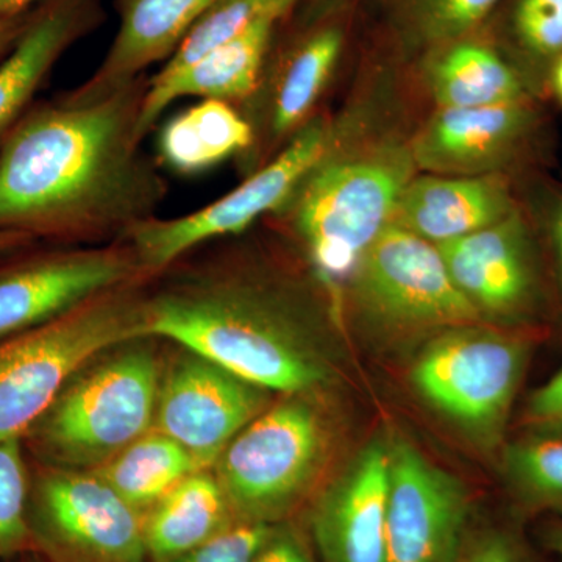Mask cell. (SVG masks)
<instances>
[{"instance_id": "cell-21", "label": "cell", "mask_w": 562, "mask_h": 562, "mask_svg": "<svg viewBox=\"0 0 562 562\" xmlns=\"http://www.w3.org/2000/svg\"><path fill=\"white\" fill-rule=\"evenodd\" d=\"M217 0H116L117 29L88 85L109 87L165 63Z\"/></svg>"}, {"instance_id": "cell-9", "label": "cell", "mask_w": 562, "mask_h": 562, "mask_svg": "<svg viewBox=\"0 0 562 562\" xmlns=\"http://www.w3.org/2000/svg\"><path fill=\"white\" fill-rule=\"evenodd\" d=\"M335 139L331 122L317 114L235 190L183 216L151 217L132 228L121 243L131 247L140 272L151 279L205 244L243 235L288 202Z\"/></svg>"}, {"instance_id": "cell-37", "label": "cell", "mask_w": 562, "mask_h": 562, "mask_svg": "<svg viewBox=\"0 0 562 562\" xmlns=\"http://www.w3.org/2000/svg\"><path fill=\"white\" fill-rule=\"evenodd\" d=\"M349 0H302L303 24L313 25L317 22L331 20L338 16L339 10L342 9Z\"/></svg>"}, {"instance_id": "cell-12", "label": "cell", "mask_w": 562, "mask_h": 562, "mask_svg": "<svg viewBox=\"0 0 562 562\" xmlns=\"http://www.w3.org/2000/svg\"><path fill=\"white\" fill-rule=\"evenodd\" d=\"M162 364L154 430L211 469L232 439L271 405V391L184 349Z\"/></svg>"}, {"instance_id": "cell-25", "label": "cell", "mask_w": 562, "mask_h": 562, "mask_svg": "<svg viewBox=\"0 0 562 562\" xmlns=\"http://www.w3.org/2000/svg\"><path fill=\"white\" fill-rule=\"evenodd\" d=\"M203 471L180 443L151 430L91 471L140 513L192 473Z\"/></svg>"}, {"instance_id": "cell-16", "label": "cell", "mask_w": 562, "mask_h": 562, "mask_svg": "<svg viewBox=\"0 0 562 562\" xmlns=\"http://www.w3.org/2000/svg\"><path fill=\"white\" fill-rule=\"evenodd\" d=\"M539 127L531 99L476 106L438 109L409 147L417 171L436 176L503 172L524 154Z\"/></svg>"}, {"instance_id": "cell-41", "label": "cell", "mask_w": 562, "mask_h": 562, "mask_svg": "<svg viewBox=\"0 0 562 562\" xmlns=\"http://www.w3.org/2000/svg\"><path fill=\"white\" fill-rule=\"evenodd\" d=\"M549 81L554 98H557L558 102L562 105V55L553 63L552 68L549 69Z\"/></svg>"}, {"instance_id": "cell-27", "label": "cell", "mask_w": 562, "mask_h": 562, "mask_svg": "<svg viewBox=\"0 0 562 562\" xmlns=\"http://www.w3.org/2000/svg\"><path fill=\"white\" fill-rule=\"evenodd\" d=\"M502 475L527 513L562 516V435H535L503 447Z\"/></svg>"}, {"instance_id": "cell-6", "label": "cell", "mask_w": 562, "mask_h": 562, "mask_svg": "<svg viewBox=\"0 0 562 562\" xmlns=\"http://www.w3.org/2000/svg\"><path fill=\"white\" fill-rule=\"evenodd\" d=\"M331 430L314 392L286 394L243 428L213 473L236 519L279 525L319 483Z\"/></svg>"}, {"instance_id": "cell-26", "label": "cell", "mask_w": 562, "mask_h": 562, "mask_svg": "<svg viewBox=\"0 0 562 562\" xmlns=\"http://www.w3.org/2000/svg\"><path fill=\"white\" fill-rule=\"evenodd\" d=\"M302 0H217L180 41L160 70L149 77V90H160L216 47L238 38L262 21H283Z\"/></svg>"}, {"instance_id": "cell-39", "label": "cell", "mask_w": 562, "mask_h": 562, "mask_svg": "<svg viewBox=\"0 0 562 562\" xmlns=\"http://www.w3.org/2000/svg\"><path fill=\"white\" fill-rule=\"evenodd\" d=\"M31 236L21 235V233L0 232V254L20 249H27L35 244Z\"/></svg>"}, {"instance_id": "cell-14", "label": "cell", "mask_w": 562, "mask_h": 562, "mask_svg": "<svg viewBox=\"0 0 562 562\" xmlns=\"http://www.w3.org/2000/svg\"><path fill=\"white\" fill-rule=\"evenodd\" d=\"M344 44L346 32L336 18L306 25L271 72L265 69L257 91L238 106L254 131V146L241 158L249 173L271 160L316 116L313 111L341 58Z\"/></svg>"}, {"instance_id": "cell-29", "label": "cell", "mask_w": 562, "mask_h": 562, "mask_svg": "<svg viewBox=\"0 0 562 562\" xmlns=\"http://www.w3.org/2000/svg\"><path fill=\"white\" fill-rule=\"evenodd\" d=\"M22 439L0 442V560L33 552L29 528L31 469Z\"/></svg>"}, {"instance_id": "cell-2", "label": "cell", "mask_w": 562, "mask_h": 562, "mask_svg": "<svg viewBox=\"0 0 562 562\" xmlns=\"http://www.w3.org/2000/svg\"><path fill=\"white\" fill-rule=\"evenodd\" d=\"M144 292V338L195 351L271 392H316L330 380L316 310L292 281L236 261L173 262Z\"/></svg>"}, {"instance_id": "cell-19", "label": "cell", "mask_w": 562, "mask_h": 562, "mask_svg": "<svg viewBox=\"0 0 562 562\" xmlns=\"http://www.w3.org/2000/svg\"><path fill=\"white\" fill-rule=\"evenodd\" d=\"M519 209L503 172L414 177L403 190L392 224L432 244L454 241L497 224Z\"/></svg>"}, {"instance_id": "cell-18", "label": "cell", "mask_w": 562, "mask_h": 562, "mask_svg": "<svg viewBox=\"0 0 562 562\" xmlns=\"http://www.w3.org/2000/svg\"><path fill=\"white\" fill-rule=\"evenodd\" d=\"M103 18L102 0H44L0 61V149L52 70Z\"/></svg>"}, {"instance_id": "cell-13", "label": "cell", "mask_w": 562, "mask_h": 562, "mask_svg": "<svg viewBox=\"0 0 562 562\" xmlns=\"http://www.w3.org/2000/svg\"><path fill=\"white\" fill-rule=\"evenodd\" d=\"M387 452L386 562H457L469 536L468 487L408 439H392Z\"/></svg>"}, {"instance_id": "cell-31", "label": "cell", "mask_w": 562, "mask_h": 562, "mask_svg": "<svg viewBox=\"0 0 562 562\" xmlns=\"http://www.w3.org/2000/svg\"><path fill=\"white\" fill-rule=\"evenodd\" d=\"M277 525L236 520L210 541L172 562H254Z\"/></svg>"}, {"instance_id": "cell-10", "label": "cell", "mask_w": 562, "mask_h": 562, "mask_svg": "<svg viewBox=\"0 0 562 562\" xmlns=\"http://www.w3.org/2000/svg\"><path fill=\"white\" fill-rule=\"evenodd\" d=\"M33 552L49 562H149L144 517L94 472L31 471Z\"/></svg>"}, {"instance_id": "cell-1", "label": "cell", "mask_w": 562, "mask_h": 562, "mask_svg": "<svg viewBox=\"0 0 562 562\" xmlns=\"http://www.w3.org/2000/svg\"><path fill=\"white\" fill-rule=\"evenodd\" d=\"M147 88L144 74L35 101L0 149V232L105 246L157 216L168 181L143 149Z\"/></svg>"}, {"instance_id": "cell-20", "label": "cell", "mask_w": 562, "mask_h": 562, "mask_svg": "<svg viewBox=\"0 0 562 562\" xmlns=\"http://www.w3.org/2000/svg\"><path fill=\"white\" fill-rule=\"evenodd\" d=\"M280 24L281 21H262L238 38L203 55L160 90L147 88L139 124L144 138L179 99H214L236 106L249 101L260 85Z\"/></svg>"}, {"instance_id": "cell-22", "label": "cell", "mask_w": 562, "mask_h": 562, "mask_svg": "<svg viewBox=\"0 0 562 562\" xmlns=\"http://www.w3.org/2000/svg\"><path fill=\"white\" fill-rule=\"evenodd\" d=\"M427 81L438 109H476L527 101L524 74L498 47L475 35L427 54Z\"/></svg>"}, {"instance_id": "cell-32", "label": "cell", "mask_w": 562, "mask_h": 562, "mask_svg": "<svg viewBox=\"0 0 562 562\" xmlns=\"http://www.w3.org/2000/svg\"><path fill=\"white\" fill-rule=\"evenodd\" d=\"M457 562H531L527 546L508 528L469 532Z\"/></svg>"}, {"instance_id": "cell-17", "label": "cell", "mask_w": 562, "mask_h": 562, "mask_svg": "<svg viewBox=\"0 0 562 562\" xmlns=\"http://www.w3.org/2000/svg\"><path fill=\"white\" fill-rule=\"evenodd\" d=\"M387 443L372 441L314 502L310 528L319 562H386Z\"/></svg>"}, {"instance_id": "cell-7", "label": "cell", "mask_w": 562, "mask_h": 562, "mask_svg": "<svg viewBox=\"0 0 562 562\" xmlns=\"http://www.w3.org/2000/svg\"><path fill=\"white\" fill-rule=\"evenodd\" d=\"M516 328L471 324L432 336L414 361V391L479 446L502 442L530 360Z\"/></svg>"}, {"instance_id": "cell-30", "label": "cell", "mask_w": 562, "mask_h": 562, "mask_svg": "<svg viewBox=\"0 0 562 562\" xmlns=\"http://www.w3.org/2000/svg\"><path fill=\"white\" fill-rule=\"evenodd\" d=\"M506 32L524 60L549 72L562 55V0H514Z\"/></svg>"}, {"instance_id": "cell-11", "label": "cell", "mask_w": 562, "mask_h": 562, "mask_svg": "<svg viewBox=\"0 0 562 562\" xmlns=\"http://www.w3.org/2000/svg\"><path fill=\"white\" fill-rule=\"evenodd\" d=\"M139 280L149 279L125 243L24 254L0 266V341Z\"/></svg>"}, {"instance_id": "cell-33", "label": "cell", "mask_w": 562, "mask_h": 562, "mask_svg": "<svg viewBox=\"0 0 562 562\" xmlns=\"http://www.w3.org/2000/svg\"><path fill=\"white\" fill-rule=\"evenodd\" d=\"M525 424L539 435H562V368L528 398Z\"/></svg>"}, {"instance_id": "cell-40", "label": "cell", "mask_w": 562, "mask_h": 562, "mask_svg": "<svg viewBox=\"0 0 562 562\" xmlns=\"http://www.w3.org/2000/svg\"><path fill=\"white\" fill-rule=\"evenodd\" d=\"M41 2H44V0H0V16L29 13Z\"/></svg>"}, {"instance_id": "cell-5", "label": "cell", "mask_w": 562, "mask_h": 562, "mask_svg": "<svg viewBox=\"0 0 562 562\" xmlns=\"http://www.w3.org/2000/svg\"><path fill=\"white\" fill-rule=\"evenodd\" d=\"M147 280L0 341V442L24 438L66 383L103 351L144 338Z\"/></svg>"}, {"instance_id": "cell-35", "label": "cell", "mask_w": 562, "mask_h": 562, "mask_svg": "<svg viewBox=\"0 0 562 562\" xmlns=\"http://www.w3.org/2000/svg\"><path fill=\"white\" fill-rule=\"evenodd\" d=\"M547 233L557 261L558 279L562 286V194L557 195L547 214Z\"/></svg>"}, {"instance_id": "cell-24", "label": "cell", "mask_w": 562, "mask_h": 562, "mask_svg": "<svg viewBox=\"0 0 562 562\" xmlns=\"http://www.w3.org/2000/svg\"><path fill=\"white\" fill-rule=\"evenodd\" d=\"M251 146L254 131L238 106L203 99L162 125L158 162L180 176H198L228 158L241 160Z\"/></svg>"}, {"instance_id": "cell-3", "label": "cell", "mask_w": 562, "mask_h": 562, "mask_svg": "<svg viewBox=\"0 0 562 562\" xmlns=\"http://www.w3.org/2000/svg\"><path fill=\"white\" fill-rule=\"evenodd\" d=\"M416 171L412 147L397 139L350 151L333 144L273 213L331 294L349 283L362 255L392 224L398 199Z\"/></svg>"}, {"instance_id": "cell-8", "label": "cell", "mask_w": 562, "mask_h": 562, "mask_svg": "<svg viewBox=\"0 0 562 562\" xmlns=\"http://www.w3.org/2000/svg\"><path fill=\"white\" fill-rule=\"evenodd\" d=\"M347 286L361 321L387 338L484 324L454 284L438 246L395 224L362 255Z\"/></svg>"}, {"instance_id": "cell-38", "label": "cell", "mask_w": 562, "mask_h": 562, "mask_svg": "<svg viewBox=\"0 0 562 562\" xmlns=\"http://www.w3.org/2000/svg\"><path fill=\"white\" fill-rule=\"evenodd\" d=\"M542 541L547 549L562 560V516H553L542 530Z\"/></svg>"}, {"instance_id": "cell-23", "label": "cell", "mask_w": 562, "mask_h": 562, "mask_svg": "<svg viewBox=\"0 0 562 562\" xmlns=\"http://www.w3.org/2000/svg\"><path fill=\"white\" fill-rule=\"evenodd\" d=\"M150 562H172L236 522L211 469L192 473L143 513Z\"/></svg>"}, {"instance_id": "cell-28", "label": "cell", "mask_w": 562, "mask_h": 562, "mask_svg": "<svg viewBox=\"0 0 562 562\" xmlns=\"http://www.w3.org/2000/svg\"><path fill=\"white\" fill-rule=\"evenodd\" d=\"M501 3L502 0H391L398 35L406 46L425 54L479 33Z\"/></svg>"}, {"instance_id": "cell-34", "label": "cell", "mask_w": 562, "mask_h": 562, "mask_svg": "<svg viewBox=\"0 0 562 562\" xmlns=\"http://www.w3.org/2000/svg\"><path fill=\"white\" fill-rule=\"evenodd\" d=\"M254 562H314L297 532L279 524Z\"/></svg>"}, {"instance_id": "cell-15", "label": "cell", "mask_w": 562, "mask_h": 562, "mask_svg": "<svg viewBox=\"0 0 562 562\" xmlns=\"http://www.w3.org/2000/svg\"><path fill=\"white\" fill-rule=\"evenodd\" d=\"M438 249L458 290L484 324L516 328L535 314L541 284L522 210L483 231L438 244Z\"/></svg>"}, {"instance_id": "cell-36", "label": "cell", "mask_w": 562, "mask_h": 562, "mask_svg": "<svg viewBox=\"0 0 562 562\" xmlns=\"http://www.w3.org/2000/svg\"><path fill=\"white\" fill-rule=\"evenodd\" d=\"M32 10L29 13L14 14V16H0V61L13 49L22 31L27 25Z\"/></svg>"}, {"instance_id": "cell-4", "label": "cell", "mask_w": 562, "mask_h": 562, "mask_svg": "<svg viewBox=\"0 0 562 562\" xmlns=\"http://www.w3.org/2000/svg\"><path fill=\"white\" fill-rule=\"evenodd\" d=\"M155 338L117 344L85 364L22 438L33 460L91 472L154 428L161 361Z\"/></svg>"}]
</instances>
